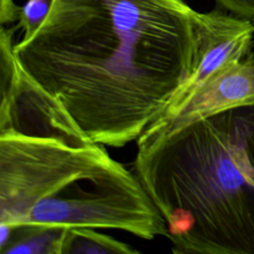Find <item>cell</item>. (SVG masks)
<instances>
[{
    "label": "cell",
    "mask_w": 254,
    "mask_h": 254,
    "mask_svg": "<svg viewBox=\"0 0 254 254\" xmlns=\"http://www.w3.org/2000/svg\"><path fill=\"white\" fill-rule=\"evenodd\" d=\"M194 13L184 0H54L14 54L30 84L74 132L123 147L195 73Z\"/></svg>",
    "instance_id": "obj_1"
},
{
    "label": "cell",
    "mask_w": 254,
    "mask_h": 254,
    "mask_svg": "<svg viewBox=\"0 0 254 254\" xmlns=\"http://www.w3.org/2000/svg\"><path fill=\"white\" fill-rule=\"evenodd\" d=\"M137 142L135 174L181 254L254 253V110Z\"/></svg>",
    "instance_id": "obj_2"
},
{
    "label": "cell",
    "mask_w": 254,
    "mask_h": 254,
    "mask_svg": "<svg viewBox=\"0 0 254 254\" xmlns=\"http://www.w3.org/2000/svg\"><path fill=\"white\" fill-rule=\"evenodd\" d=\"M105 147L0 132V223L167 237V224L139 178Z\"/></svg>",
    "instance_id": "obj_3"
},
{
    "label": "cell",
    "mask_w": 254,
    "mask_h": 254,
    "mask_svg": "<svg viewBox=\"0 0 254 254\" xmlns=\"http://www.w3.org/2000/svg\"><path fill=\"white\" fill-rule=\"evenodd\" d=\"M248 106H254V58L249 55L215 72L174 111L153 122L136 141H152L193 122Z\"/></svg>",
    "instance_id": "obj_4"
},
{
    "label": "cell",
    "mask_w": 254,
    "mask_h": 254,
    "mask_svg": "<svg viewBox=\"0 0 254 254\" xmlns=\"http://www.w3.org/2000/svg\"><path fill=\"white\" fill-rule=\"evenodd\" d=\"M194 17L199 64L195 73L175 96L163 115L174 111L215 72L243 60L250 51L254 25L248 20L217 10L206 13L195 11Z\"/></svg>",
    "instance_id": "obj_5"
},
{
    "label": "cell",
    "mask_w": 254,
    "mask_h": 254,
    "mask_svg": "<svg viewBox=\"0 0 254 254\" xmlns=\"http://www.w3.org/2000/svg\"><path fill=\"white\" fill-rule=\"evenodd\" d=\"M66 228L40 225L12 227L8 242L0 247L2 254H62Z\"/></svg>",
    "instance_id": "obj_6"
},
{
    "label": "cell",
    "mask_w": 254,
    "mask_h": 254,
    "mask_svg": "<svg viewBox=\"0 0 254 254\" xmlns=\"http://www.w3.org/2000/svg\"><path fill=\"white\" fill-rule=\"evenodd\" d=\"M139 252L131 245L89 227L66 228L62 246V254H134Z\"/></svg>",
    "instance_id": "obj_7"
},
{
    "label": "cell",
    "mask_w": 254,
    "mask_h": 254,
    "mask_svg": "<svg viewBox=\"0 0 254 254\" xmlns=\"http://www.w3.org/2000/svg\"><path fill=\"white\" fill-rule=\"evenodd\" d=\"M54 0H28L19 7L17 29L22 28L24 36L22 40L31 38L41 27L49 15Z\"/></svg>",
    "instance_id": "obj_8"
},
{
    "label": "cell",
    "mask_w": 254,
    "mask_h": 254,
    "mask_svg": "<svg viewBox=\"0 0 254 254\" xmlns=\"http://www.w3.org/2000/svg\"><path fill=\"white\" fill-rule=\"evenodd\" d=\"M221 6L236 16L254 25V0H216Z\"/></svg>",
    "instance_id": "obj_9"
},
{
    "label": "cell",
    "mask_w": 254,
    "mask_h": 254,
    "mask_svg": "<svg viewBox=\"0 0 254 254\" xmlns=\"http://www.w3.org/2000/svg\"><path fill=\"white\" fill-rule=\"evenodd\" d=\"M19 7L13 0H0V23L1 25L18 20Z\"/></svg>",
    "instance_id": "obj_10"
}]
</instances>
